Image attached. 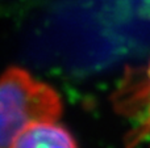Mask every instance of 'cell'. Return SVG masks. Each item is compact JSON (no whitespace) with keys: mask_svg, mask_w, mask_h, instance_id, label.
Masks as SVG:
<instances>
[{"mask_svg":"<svg viewBox=\"0 0 150 148\" xmlns=\"http://www.w3.org/2000/svg\"><path fill=\"white\" fill-rule=\"evenodd\" d=\"M61 113V97L50 85L18 67H11L3 73L0 85L1 148H9L16 136L34 123L55 122Z\"/></svg>","mask_w":150,"mask_h":148,"instance_id":"obj_1","label":"cell"},{"mask_svg":"<svg viewBox=\"0 0 150 148\" xmlns=\"http://www.w3.org/2000/svg\"><path fill=\"white\" fill-rule=\"evenodd\" d=\"M116 109L134 122L129 148L150 136V60L144 68L127 71L115 96Z\"/></svg>","mask_w":150,"mask_h":148,"instance_id":"obj_2","label":"cell"},{"mask_svg":"<svg viewBox=\"0 0 150 148\" xmlns=\"http://www.w3.org/2000/svg\"><path fill=\"white\" fill-rule=\"evenodd\" d=\"M9 148H76L73 136L55 122H41L21 131Z\"/></svg>","mask_w":150,"mask_h":148,"instance_id":"obj_3","label":"cell"}]
</instances>
